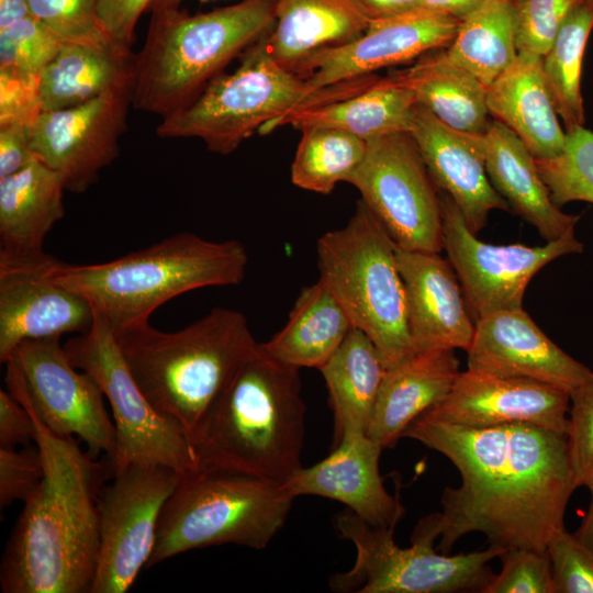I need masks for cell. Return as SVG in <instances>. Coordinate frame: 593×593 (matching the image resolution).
<instances>
[{
  "label": "cell",
  "mask_w": 593,
  "mask_h": 593,
  "mask_svg": "<svg viewBox=\"0 0 593 593\" xmlns=\"http://www.w3.org/2000/svg\"><path fill=\"white\" fill-rule=\"evenodd\" d=\"M480 147L493 188L546 242L574 231L579 216L553 203L535 157L507 126L490 121L480 135Z\"/></svg>",
  "instance_id": "obj_24"
},
{
  "label": "cell",
  "mask_w": 593,
  "mask_h": 593,
  "mask_svg": "<svg viewBox=\"0 0 593 593\" xmlns=\"http://www.w3.org/2000/svg\"><path fill=\"white\" fill-rule=\"evenodd\" d=\"M567 433L569 458L577 486L593 479V383L572 390Z\"/></svg>",
  "instance_id": "obj_43"
},
{
  "label": "cell",
  "mask_w": 593,
  "mask_h": 593,
  "mask_svg": "<svg viewBox=\"0 0 593 593\" xmlns=\"http://www.w3.org/2000/svg\"><path fill=\"white\" fill-rule=\"evenodd\" d=\"M385 369L372 340L356 327L318 369L334 415V444L346 433H367Z\"/></svg>",
  "instance_id": "obj_33"
},
{
  "label": "cell",
  "mask_w": 593,
  "mask_h": 593,
  "mask_svg": "<svg viewBox=\"0 0 593 593\" xmlns=\"http://www.w3.org/2000/svg\"><path fill=\"white\" fill-rule=\"evenodd\" d=\"M31 15L27 0H0V27Z\"/></svg>",
  "instance_id": "obj_51"
},
{
  "label": "cell",
  "mask_w": 593,
  "mask_h": 593,
  "mask_svg": "<svg viewBox=\"0 0 593 593\" xmlns=\"http://www.w3.org/2000/svg\"><path fill=\"white\" fill-rule=\"evenodd\" d=\"M63 40L32 14L0 27V68L40 75Z\"/></svg>",
  "instance_id": "obj_38"
},
{
  "label": "cell",
  "mask_w": 593,
  "mask_h": 593,
  "mask_svg": "<svg viewBox=\"0 0 593 593\" xmlns=\"http://www.w3.org/2000/svg\"><path fill=\"white\" fill-rule=\"evenodd\" d=\"M276 0H242L205 13L153 10L135 55L132 107L161 118L194 100L238 55L271 31Z\"/></svg>",
  "instance_id": "obj_6"
},
{
  "label": "cell",
  "mask_w": 593,
  "mask_h": 593,
  "mask_svg": "<svg viewBox=\"0 0 593 593\" xmlns=\"http://www.w3.org/2000/svg\"><path fill=\"white\" fill-rule=\"evenodd\" d=\"M184 0H153L149 11L157 10V9H165V8H179L180 3ZM200 2H209L214 0H197Z\"/></svg>",
  "instance_id": "obj_53"
},
{
  "label": "cell",
  "mask_w": 593,
  "mask_h": 593,
  "mask_svg": "<svg viewBox=\"0 0 593 593\" xmlns=\"http://www.w3.org/2000/svg\"><path fill=\"white\" fill-rule=\"evenodd\" d=\"M58 259L44 250L0 251V361L24 340L83 334L94 321L89 303L52 277Z\"/></svg>",
  "instance_id": "obj_17"
},
{
  "label": "cell",
  "mask_w": 593,
  "mask_h": 593,
  "mask_svg": "<svg viewBox=\"0 0 593 593\" xmlns=\"http://www.w3.org/2000/svg\"><path fill=\"white\" fill-rule=\"evenodd\" d=\"M248 255L237 239L181 232L120 258L89 265L57 260L53 279L81 295L114 333L148 322L167 301L192 290L242 283Z\"/></svg>",
  "instance_id": "obj_5"
},
{
  "label": "cell",
  "mask_w": 593,
  "mask_h": 593,
  "mask_svg": "<svg viewBox=\"0 0 593 593\" xmlns=\"http://www.w3.org/2000/svg\"><path fill=\"white\" fill-rule=\"evenodd\" d=\"M36 159L26 125L0 126V178L13 175Z\"/></svg>",
  "instance_id": "obj_48"
},
{
  "label": "cell",
  "mask_w": 593,
  "mask_h": 593,
  "mask_svg": "<svg viewBox=\"0 0 593 593\" xmlns=\"http://www.w3.org/2000/svg\"><path fill=\"white\" fill-rule=\"evenodd\" d=\"M153 0H98V12L109 37L131 47L136 24Z\"/></svg>",
  "instance_id": "obj_46"
},
{
  "label": "cell",
  "mask_w": 593,
  "mask_h": 593,
  "mask_svg": "<svg viewBox=\"0 0 593 593\" xmlns=\"http://www.w3.org/2000/svg\"><path fill=\"white\" fill-rule=\"evenodd\" d=\"M133 86L86 103L43 111L26 125L36 158L59 175L66 191L82 193L120 153Z\"/></svg>",
  "instance_id": "obj_16"
},
{
  "label": "cell",
  "mask_w": 593,
  "mask_h": 593,
  "mask_svg": "<svg viewBox=\"0 0 593 593\" xmlns=\"http://www.w3.org/2000/svg\"><path fill=\"white\" fill-rule=\"evenodd\" d=\"M181 473L153 465H130L100 488L99 559L90 593H124L148 563L163 507Z\"/></svg>",
  "instance_id": "obj_14"
},
{
  "label": "cell",
  "mask_w": 593,
  "mask_h": 593,
  "mask_svg": "<svg viewBox=\"0 0 593 593\" xmlns=\"http://www.w3.org/2000/svg\"><path fill=\"white\" fill-rule=\"evenodd\" d=\"M41 112L40 75L0 68V126L27 125Z\"/></svg>",
  "instance_id": "obj_45"
},
{
  "label": "cell",
  "mask_w": 593,
  "mask_h": 593,
  "mask_svg": "<svg viewBox=\"0 0 593 593\" xmlns=\"http://www.w3.org/2000/svg\"><path fill=\"white\" fill-rule=\"evenodd\" d=\"M382 449L367 433H346L326 458L302 467L286 485L295 497L316 495L340 502L373 527H395L404 507L383 484L379 471Z\"/></svg>",
  "instance_id": "obj_22"
},
{
  "label": "cell",
  "mask_w": 593,
  "mask_h": 593,
  "mask_svg": "<svg viewBox=\"0 0 593 593\" xmlns=\"http://www.w3.org/2000/svg\"><path fill=\"white\" fill-rule=\"evenodd\" d=\"M416 104L414 93L388 76L348 97L293 112L277 128L287 124L299 131L305 126H326L369 142L409 133Z\"/></svg>",
  "instance_id": "obj_31"
},
{
  "label": "cell",
  "mask_w": 593,
  "mask_h": 593,
  "mask_svg": "<svg viewBox=\"0 0 593 593\" xmlns=\"http://www.w3.org/2000/svg\"><path fill=\"white\" fill-rule=\"evenodd\" d=\"M135 55L115 42H63L40 72L43 111L76 107L108 92L133 86Z\"/></svg>",
  "instance_id": "obj_28"
},
{
  "label": "cell",
  "mask_w": 593,
  "mask_h": 593,
  "mask_svg": "<svg viewBox=\"0 0 593 593\" xmlns=\"http://www.w3.org/2000/svg\"><path fill=\"white\" fill-rule=\"evenodd\" d=\"M372 19L360 0H276L275 25L260 42L295 72L315 53L359 37Z\"/></svg>",
  "instance_id": "obj_26"
},
{
  "label": "cell",
  "mask_w": 593,
  "mask_h": 593,
  "mask_svg": "<svg viewBox=\"0 0 593 593\" xmlns=\"http://www.w3.org/2000/svg\"><path fill=\"white\" fill-rule=\"evenodd\" d=\"M294 499L286 483L247 473H182L163 507L146 568L210 546L264 549L286 524Z\"/></svg>",
  "instance_id": "obj_7"
},
{
  "label": "cell",
  "mask_w": 593,
  "mask_h": 593,
  "mask_svg": "<svg viewBox=\"0 0 593 593\" xmlns=\"http://www.w3.org/2000/svg\"><path fill=\"white\" fill-rule=\"evenodd\" d=\"M240 65L222 72L189 104L161 119V138H199L206 148L228 155L256 132L268 134L299 110L345 98L348 85L312 93L304 77L275 60L257 41Z\"/></svg>",
  "instance_id": "obj_8"
},
{
  "label": "cell",
  "mask_w": 593,
  "mask_h": 593,
  "mask_svg": "<svg viewBox=\"0 0 593 593\" xmlns=\"http://www.w3.org/2000/svg\"><path fill=\"white\" fill-rule=\"evenodd\" d=\"M353 327L328 286L318 278L302 288L284 326L260 345L283 363L320 369Z\"/></svg>",
  "instance_id": "obj_32"
},
{
  "label": "cell",
  "mask_w": 593,
  "mask_h": 593,
  "mask_svg": "<svg viewBox=\"0 0 593 593\" xmlns=\"http://www.w3.org/2000/svg\"><path fill=\"white\" fill-rule=\"evenodd\" d=\"M443 249L460 281L474 321L523 306L532 278L555 259L583 251L574 231L541 246L494 245L477 237L452 199L439 190Z\"/></svg>",
  "instance_id": "obj_15"
},
{
  "label": "cell",
  "mask_w": 593,
  "mask_h": 593,
  "mask_svg": "<svg viewBox=\"0 0 593 593\" xmlns=\"http://www.w3.org/2000/svg\"><path fill=\"white\" fill-rule=\"evenodd\" d=\"M304 435L300 369L272 358L260 345L189 439L198 469L286 483L303 467Z\"/></svg>",
  "instance_id": "obj_3"
},
{
  "label": "cell",
  "mask_w": 593,
  "mask_h": 593,
  "mask_svg": "<svg viewBox=\"0 0 593 593\" xmlns=\"http://www.w3.org/2000/svg\"><path fill=\"white\" fill-rule=\"evenodd\" d=\"M291 165V181L306 191L329 194L362 163L368 143L348 132L305 126Z\"/></svg>",
  "instance_id": "obj_36"
},
{
  "label": "cell",
  "mask_w": 593,
  "mask_h": 593,
  "mask_svg": "<svg viewBox=\"0 0 593 593\" xmlns=\"http://www.w3.org/2000/svg\"><path fill=\"white\" fill-rule=\"evenodd\" d=\"M483 0H422L427 10L462 20Z\"/></svg>",
  "instance_id": "obj_50"
},
{
  "label": "cell",
  "mask_w": 593,
  "mask_h": 593,
  "mask_svg": "<svg viewBox=\"0 0 593 593\" xmlns=\"http://www.w3.org/2000/svg\"><path fill=\"white\" fill-rule=\"evenodd\" d=\"M538 171L557 206L572 201L593 203V132L583 125L566 132L561 153L536 159Z\"/></svg>",
  "instance_id": "obj_37"
},
{
  "label": "cell",
  "mask_w": 593,
  "mask_h": 593,
  "mask_svg": "<svg viewBox=\"0 0 593 593\" xmlns=\"http://www.w3.org/2000/svg\"><path fill=\"white\" fill-rule=\"evenodd\" d=\"M31 14L64 42L108 44L98 0H27Z\"/></svg>",
  "instance_id": "obj_39"
},
{
  "label": "cell",
  "mask_w": 593,
  "mask_h": 593,
  "mask_svg": "<svg viewBox=\"0 0 593 593\" xmlns=\"http://www.w3.org/2000/svg\"><path fill=\"white\" fill-rule=\"evenodd\" d=\"M452 349L415 353L385 369L367 435L383 449L393 448L406 427L441 401L459 376Z\"/></svg>",
  "instance_id": "obj_25"
},
{
  "label": "cell",
  "mask_w": 593,
  "mask_h": 593,
  "mask_svg": "<svg viewBox=\"0 0 593 593\" xmlns=\"http://www.w3.org/2000/svg\"><path fill=\"white\" fill-rule=\"evenodd\" d=\"M114 335L148 402L189 437L260 347L245 315L224 306L213 307L176 332H163L146 322Z\"/></svg>",
  "instance_id": "obj_4"
},
{
  "label": "cell",
  "mask_w": 593,
  "mask_h": 593,
  "mask_svg": "<svg viewBox=\"0 0 593 593\" xmlns=\"http://www.w3.org/2000/svg\"><path fill=\"white\" fill-rule=\"evenodd\" d=\"M591 492V503L575 537L593 552V479L585 485Z\"/></svg>",
  "instance_id": "obj_52"
},
{
  "label": "cell",
  "mask_w": 593,
  "mask_h": 593,
  "mask_svg": "<svg viewBox=\"0 0 593 593\" xmlns=\"http://www.w3.org/2000/svg\"><path fill=\"white\" fill-rule=\"evenodd\" d=\"M396 261L404 282L407 325L414 353L467 350L475 321L467 305L458 276L437 251L398 246Z\"/></svg>",
  "instance_id": "obj_21"
},
{
  "label": "cell",
  "mask_w": 593,
  "mask_h": 593,
  "mask_svg": "<svg viewBox=\"0 0 593 593\" xmlns=\"http://www.w3.org/2000/svg\"><path fill=\"white\" fill-rule=\"evenodd\" d=\"M581 0H512L518 54L542 57L564 18Z\"/></svg>",
  "instance_id": "obj_40"
},
{
  "label": "cell",
  "mask_w": 593,
  "mask_h": 593,
  "mask_svg": "<svg viewBox=\"0 0 593 593\" xmlns=\"http://www.w3.org/2000/svg\"><path fill=\"white\" fill-rule=\"evenodd\" d=\"M35 443V425L27 410L7 390H0V447Z\"/></svg>",
  "instance_id": "obj_47"
},
{
  "label": "cell",
  "mask_w": 593,
  "mask_h": 593,
  "mask_svg": "<svg viewBox=\"0 0 593 593\" xmlns=\"http://www.w3.org/2000/svg\"><path fill=\"white\" fill-rule=\"evenodd\" d=\"M366 156L348 183L404 249L443 250L439 190L410 133L367 142Z\"/></svg>",
  "instance_id": "obj_13"
},
{
  "label": "cell",
  "mask_w": 593,
  "mask_h": 593,
  "mask_svg": "<svg viewBox=\"0 0 593 593\" xmlns=\"http://www.w3.org/2000/svg\"><path fill=\"white\" fill-rule=\"evenodd\" d=\"M555 593H593V552L566 528L547 546Z\"/></svg>",
  "instance_id": "obj_42"
},
{
  "label": "cell",
  "mask_w": 593,
  "mask_h": 593,
  "mask_svg": "<svg viewBox=\"0 0 593 593\" xmlns=\"http://www.w3.org/2000/svg\"><path fill=\"white\" fill-rule=\"evenodd\" d=\"M316 248L320 278L353 326L372 340L385 368L415 354L398 245L365 202L358 200L348 222L324 233Z\"/></svg>",
  "instance_id": "obj_9"
},
{
  "label": "cell",
  "mask_w": 593,
  "mask_h": 593,
  "mask_svg": "<svg viewBox=\"0 0 593 593\" xmlns=\"http://www.w3.org/2000/svg\"><path fill=\"white\" fill-rule=\"evenodd\" d=\"M459 23L452 16L425 8L394 16L373 18L359 37L315 53L295 72L304 77L312 93H317L446 47Z\"/></svg>",
  "instance_id": "obj_18"
},
{
  "label": "cell",
  "mask_w": 593,
  "mask_h": 593,
  "mask_svg": "<svg viewBox=\"0 0 593 593\" xmlns=\"http://www.w3.org/2000/svg\"><path fill=\"white\" fill-rule=\"evenodd\" d=\"M335 527L356 548L354 566L329 581L337 592H483L494 578L489 562L506 550L490 545L485 550L449 556L435 551V539L416 530L412 545L401 548L394 541L395 527H373L349 510L335 517Z\"/></svg>",
  "instance_id": "obj_10"
},
{
  "label": "cell",
  "mask_w": 593,
  "mask_h": 593,
  "mask_svg": "<svg viewBox=\"0 0 593 593\" xmlns=\"http://www.w3.org/2000/svg\"><path fill=\"white\" fill-rule=\"evenodd\" d=\"M44 477V466L37 446L22 450L0 447V506L25 501Z\"/></svg>",
  "instance_id": "obj_44"
},
{
  "label": "cell",
  "mask_w": 593,
  "mask_h": 593,
  "mask_svg": "<svg viewBox=\"0 0 593 593\" xmlns=\"http://www.w3.org/2000/svg\"><path fill=\"white\" fill-rule=\"evenodd\" d=\"M65 191L59 175L37 158L0 178V251H42L47 234L65 214Z\"/></svg>",
  "instance_id": "obj_29"
},
{
  "label": "cell",
  "mask_w": 593,
  "mask_h": 593,
  "mask_svg": "<svg viewBox=\"0 0 593 593\" xmlns=\"http://www.w3.org/2000/svg\"><path fill=\"white\" fill-rule=\"evenodd\" d=\"M466 351L472 371L530 379L569 393L593 383V371L557 346L523 306L477 320Z\"/></svg>",
  "instance_id": "obj_19"
},
{
  "label": "cell",
  "mask_w": 593,
  "mask_h": 593,
  "mask_svg": "<svg viewBox=\"0 0 593 593\" xmlns=\"http://www.w3.org/2000/svg\"><path fill=\"white\" fill-rule=\"evenodd\" d=\"M490 115L507 126L535 159L559 155L564 146L561 128L542 71L541 57L517 54L514 63L489 87Z\"/></svg>",
  "instance_id": "obj_27"
},
{
  "label": "cell",
  "mask_w": 593,
  "mask_h": 593,
  "mask_svg": "<svg viewBox=\"0 0 593 593\" xmlns=\"http://www.w3.org/2000/svg\"><path fill=\"white\" fill-rule=\"evenodd\" d=\"M389 77L409 88L418 104L449 127L473 135L488 128V87L452 63L445 47L426 53Z\"/></svg>",
  "instance_id": "obj_30"
},
{
  "label": "cell",
  "mask_w": 593,
  "mask_h": 593,
  "mask_svg": "<svg viewBox=\"0 0 593 593\" xmlns=\"http://www.w3.org/2000/svg\"><path fill=\"white\" fill-rule=\"evenodd\" d=\"M372 18H388L424 8L422 0H360Z\"/></svg>",
  "instance_id": "obj_49"
},
{
  "label": "cell",
  "mask_w": 593,
  "mask_h": 593,
  "mask_svg": "<svg viewBox=\"0 0 593 593\" xmlns=\"http://www.w3.org/2000/svg\"><path fill=\"white\" fill-rule=\"evenodd\" d=\"M74 367L88 373L110 403L115 427L111 474L136 463L169 467L179 473L195 469L186 430L159 414L134 380L113 331L99 320L64 345Z\"/></svg>",
  "instance_id": "obj_11"
},
{
  "label": "cell",
  "mask_w": 593,
  "mask_h": 593,
  "mask_svg": "<svg viewBox=\"0 0 593 593\" xmlns=\"http://www.w3.org/2000/svg\"><path fill=\"white\" fill-rule=\"evenodd\" d=\"M402 437L449 459L461 477L445 488L443 511L414 530L440 538L449 553L462 536L479 532L491 546L546 550L564 528L567 504L578 488L566 434L532 424L468 427L416 417Z\"/></svg>",
  "instance_id": "obj_1"
},
{
  "label": "cell",
  "mask_w": 593,
  "mask_h": 593,
  "mask_svg": "<svg viewBox=\"0 0 593 593\" xmlns=\"http://www.w3.org/2000/svg\"><path fill=\"white\" fill-rule=\"evenodd\" d=\"M569 392L539 381L467 369L449 393L421 415L468 427L532 424L566 434Z\"/></svg>",
  "instance_id": "obj_20"
},
{
  "label": "cell",
  "mask_w": 593,
  "mask_h": 593,
  "mask_svg": "<svg viewBox=\"0 0 593 593\" xmlns=\"http://www.w3.org/2000/svg\"><path fill=\"white\" fill-rule=\"evenodd\" d=\"M445 52L452 63L489 87L518 54L512 0H483L460 20Z\"/></svg>",
  "instance_id": "obj_34"
},
{
  "label": "cell",
  "mask_w": 593,
  "mask_h": 593,
  "mask_svg": "<svg viewBox=\"0 0 593 593\" xmlns=\"http://www.w3.org/2000/svg\"><path fill=\"white\" fill-rule=\"evenodd\" d=\"M500 558L502 570L483 593H555L547 549H507Z\"/></svg>",
  "instance_id": "obj_41"
},
{
  "label": "cell",
  "mask_w": 593,
  "mask_h": 593,
  "mask_svg": "<svg viewBox=\"0 0 593 593\" xmlns=\"http://www.w3.org/2000/svg\"><path fill=\"white\" fill-rule=\"evenodd\" d=\"M409 133L438 190L452 199L473 233L485 226L491 211L510 209L488 177L480 135L449 127L418 103Z\"/></svg>",
  "instance_id": "obj_23"
},
{
  "label": "cell",
  "mask_w": 593,
  "mask_h": 593,
  "mask_svg": "<svg viewBox=\"0 0 593 593\" xmlns=\"http://www.w3.org/2000/svg\"><path fill=\"white\" fill-rule=\"evenodd\" d=\"M4 365L7 390L25 399L49 429L79 437L93 458H113L115 427L105 396L88 373L71 365L59 338L24 340Z\"/></svg>",
  "instance_id": "obj_12"
},
{
  "label": "cell",
  "mask_w": 593,
  "mask_h": 593,
  "mask_svg": "<svg viewBox=\"0 0 593 593\" xmlns=\"http://www.w3.org/2000/svg\"><path fill=\"white\" fill-rule=\"evenodd\" d=\"M35 425L44 477L24 501L5 546L3 593H90L99 559L97 499L104 467L71 436L49 429L23 398Z\"/></svg>",
  "instance_id": "obj_2"
},
{
  "label": "cell",
  "mask_w": 593,
  "mask_h": 593,
  "mask_svg": "<svg viewBox=\"0 0 593 593\" xmlns=\"http://www.w3.org/2000/svg\"><path fill=\"white\" fill-rule=\"evenodd\" d=\"M592 29L593 0H581L569 11L551 46L541 57L546 83L566 132L584 123L581 71Z\"/></svg>",
  "instance_id": "obj_35"
}]
</instances>
